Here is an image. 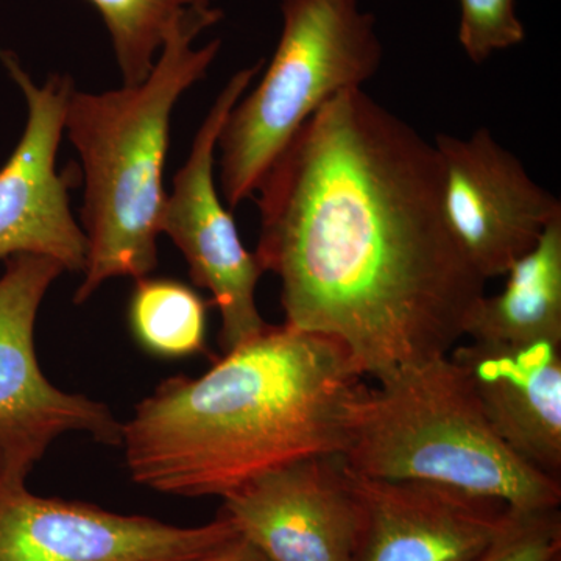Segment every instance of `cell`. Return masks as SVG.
I'll return each instance as SVG.
<instances>
[{
    "mask_svg": "<svg viewBox=\"0 0 561 561\" xmlns=\"http://www.w3.org/2000/svg\"><path fill=\"white\" fill-rule=\"evenodd\" d=\"M256 194L287 324L376 382L459 345L486 280L445 219L437 150L362 88L317 110Z\"/></svg>",
    "mask_w": 561,
    "mask_h": 561,
    "instance_id": "6da1fadb",
    "label": "cell"
},
{
    "mask_svg": "<svg viewBox=\"0 0 561 561\" xmlns=\"http://www.w3.org/2000/svg\"><path fill=\"white\" fill-rule=\"evenodd\" d=\"M362 378L341 343L267 324L198 378L165 379L122 424L140 486L225 496L267 472L345 451Z\"/></svg>",
    "mask_w": 561,
    "mask_h": 561,
    "instance_id": "7a4b0ae2",
    "label": "cell"
},
{
    "mask_svg": "<svg viewBox=\"0 0 561 561\" xmlns=\"http://www.w3.org/2000/svg\"><path fill=\"white\" fill-rule=\"evenodd\" d=\"M220 18L210 0L187 11L165 36L149 77L136 87L102 94L70 92L65 130L83 162L87 238L77 305L108 279H140L157 268L173 106L219 54V39L202 49H195L194 41Z\"/></svg>",
    "mask_w": 561,
    "mask_h": 561,
    "instance_id": "3957f363",
    "label": "cell"
},
{
    "mask_svg": "<svg viewBox=\"0 0 561 561\" xmlns=\"http://www.w3.org/2000/svg\"><path fill=\"white\" fill-rule=\"evenodd\" d=\"M351 402L343 459L367 478L451 486L512 508L560 507L561 481L502 442L451 356L404 368Z\"/></svg>",
    "mask_w": 561,
    "mask_h": 561,
    "instance_id": "277c9868",
    "label": "cell"
},
{
    "mask_svg": "<svg viewBox=\"0 0 561 561\" xmlns=\"http://www.w3.org/2000/svg\"><path fill=\"white\" fill-rule=\"evenodd\" d=\"M283 32L257 87L232 106L217 149L230 208L256 194L290 140L324 102L362 88L382 61L371 14L359 0H283Z\"/></svg>",
    "mask_w": 561,
    "mask_h": 561,
    "instance_id": "5b68a950",
    "label": "cell"
},
{
    "mask_svg": "<svg viewBox=\"0 0 561 561\" xmlns=\"http://www.w3.org/2000/svg\"><path fill=\"white\" fill-rule=\"evenodd\" d=\"M31 472L0 451V561H190L239 534L225 513L180 527L38 496Z\"/></svg>",
    "mask_w": 561,
    "mask_h": 561,
    "instance_id": "8992f818",
    "label": "cell"
},
{
    "mask_svg": "<svg viewBox=\"0 0 561 561\" xmlns=\"http://www.w3.org/2000/svg\"><path fill=\"white\" fill-rule=\"evenodd\" d=\"M65 272L50 257L20 254L0 276V451L33 470L54 440L69 432L121 446L122 423L103 402L55 387L35 351L39 306Z\"/></svg>",
    "mask_w": 561,
    "mask_h": 561,
    "instance_id": "52a82bcc",
    "label": "cell"
},
{
    "mask_svg": "<svg viewBox=\"0 0 561 561\" xmlns=\"http://www.w3.org/2000/svg\"><path fill=\"white\" fill-rule=\"evenodd\" d=\"M262 65L239 70L225 84L195 135L186 164L173 176L172 194L162 209L161 232L183 253L191 278L206 289L221 317L225 353L260 334L267 323L256 305L262 273L256 254L245 249L230 210L214 181V154L225 121Z\"/></svg>",
    "mask_w": 561,
    "mask_h": 561,
    "instance_id": "ba28073f",
    "label": "cell"
},
{
    "mask_svg": "<svg viewBox=\"0 0 561 561\" xmlns=\"http://www.w3.org/2000/svg\"><path fill=\"white\" fill-rule=\"evenodd\" d=\"M434 146L449 230L483 279L504 276L561 216L559 198L485 128L467 139L438 135Z\"/></svg>",
    "mask_w": 561,
    "mask_h": 561,
    "instance_id": "9c48e42d",
    "label": "cell"
},
{
    "mask_svg": "<svg viewBox=\"0 0 561 561\" xmlns=\"http://www.w3.org/2000/svg\"><path fill=\"white\" fill-rule=\"evenodd\" d=\"M0 58L24 92L28 111L20 144L0 169V260L35 254L83 273L87 238L70 210L73 173L57 171L72 81L51 76L38 87L13 55Z\"/></svg>",
    "mask_w": 561,
    "mask_h": 561,
    "instance_id": "30bf717a",
    "label": "cell"
},
{
    "mask_svg": "<svg viewBox=\"0 0 561 561\" xmlns=\"http://www.w3.org/2000/svg\"><path fill=\"white\" fill-rule=\"evenodd\" d=\"M221 513L271 561H354L359 511L342 454L267 472L225 496Z\"/></svg>",
    "mask_w": 561,
    "mask_h": 561,
    "instance_id": "8fae6325",
    "label": "cell"
},
{
    "mask_svg": "<svg viewBox=\"0 0 561 561\" xmlns=\"http://www.w3.org/2000/svg\"><path fill=\"white\" fill-rule=\"evenodd\" d=\"M351 472L359 511L354 561H470L508 508L438 483Z\"/></svg>",
    "mask_w": 561,
    "mask_h": 561,
    "instance_id": "7c38bea8",
    "label": "cell"
},
{
    "mask_svg": "<svg viewBox=\"0 0 561 561\" xmlns=\"http://www.w3.org/2000/svg\"><path fill=\"white\" fill-rule=\"evenodd\" d=\"M449 356L502 442L531 468L561 481V342L470 341Z\"/></svg>",
    "mask_w": 561,
    "mask_h": 561,
    "instance_id": "4fadbf2b",
    "label": "cell"
},
{
    "mask_svg": "<svg viewBox=\"0 0 561 561\" xmlns=\"http://www.w3.org/2000/svg\"><path fill=\"white\" fill-rule=\"evenodd\" d=\"M504 276V290L483 295L471 309L463 337L491 345L561 342V216Z\"/></svg>",
    "mask_w": 561,
    "mask_h": 561,
    "instance_id": "5bb4252c",
    "label": "cell"
},
{
    "mask_svg": "<svg viewBox=\"0 0 561 561\" xmlns=\"http://www.w3.org/2000/svg\"><path fill=\"white\" fill-rule=\"evenodd\" d=\"M128 323L136 342L153 356L180 359L205 351L208 308L181 280L136 279Z\"/></svg>",
    "mask_w": 561,
    "mask_h": 561,
    "instance_id": "9a60e30c",
    "label": "cell"
},
{
    "mask_svg": "<svg viewBox=\"0 0 561 561\" xmlns=\"http://www.w3.org/2000/svg\"><path fill=\"white\" fill-rule=\"evenodd\" d=\"M102 14L125 87L149 77L165 36L191 9L205 0H90Z\"/></svg>",
    "mask_w": 561,
    "mask_h": 561,
    "instance_id": "2e32d148",
    "label": "cell"
},
{
    "mask_svg": "<svg viewBox=\"0 0 561 561\" xmlns=\"http://www.w3.org/2000/svg\"><path fill=\"white\" fill-rule=\"evenodd\" d=\"M559 556L560 507H508L500 529L470 561H552Z\"/></svg>",
    "mask_w": 561,
    "mask_h": 561,
    "instance_id": "e0dca14e",
    "label": "cell"
},
{
    "mask_svg": "<svg viewBox=\"0 0 561 561\" xmlns=\"http://www.w3.org/2000/svg\"><path fill=\"white\" fill-rule=\"evenodd\" d=\"M459 41L472 62L523 43L526 32L515 0H460Z\"/></svg>",
    "mask_w": 561,
    "mask_h": 561,
    "instance_id": "ac0fdd59",
    "label": "cell"
},
{
    "mask_svg": "<svg viewBox=\"0 0 561 561\" xmlns=\"http://www.w3.org/2000/svg\"><path fill=\"white\" fill-rule=\"evenodd\" d=\"M190 561H271L260 548L241 534L214 546L213 549Z\"/></svg>",
    "mask_w": 561,
    "mask_h": 561,
    "instance_id": "d6986e66",
    "label": "cell"
},
{
    "mask_svg": "<svg viewBox=\"0 0 561 561\" xmlns=\"http://www.w3.org/2000/svg\"><path fill=\"white\" fill-rule=\"evenodd\" d=\"M552 561H561V556L557 557V559H553Z\"/></svg>",
    "mask_w": 561,
    "mask_h": 561,
    "instance_id": "ffe728a7",
    "label": "cell"
}]
</instances>
